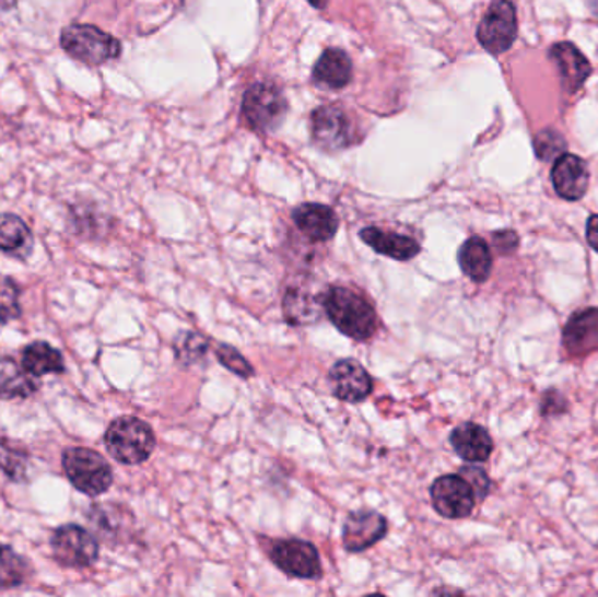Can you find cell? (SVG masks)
I'll list each match as a JSON object with an SVG mask.
<instances>
[{
  "label": "cell",
  "mask_w": 598,
  "mask_h": 597,
  "mask_svg": "<svg viewBox=\"0 0 598 597\" xmlns=\"http://www.w3.org/2000/svg\"><path fill=\"white\" fill-rule=\"evenodd\" d=\"M323 308L329 321L350 339L367 340L375 335L378 326L375 308L355 291L332 285L324 294Z\"/></svg>",
  "instance_id": "1"
},
{
  "label": "cell",
  "mask_w": 598,
  "mask_h": 597,
  "mask_svg": "<svg viewBox=\"0 0 598 597\" xmlns=\"http://www.w3.org/2000/svg\"><path fill=\"white\" fill-rule=\"evenodd\" d=\"M105 447L121 465H140L153 454L156 436L148 422L125 415L110 422L105 431Z\"/></svg>",
  "instance_id": "2"
},
{
  "label": "cell",
  "mask_w": 598,
  "mask_h": 597,
  "mask_svg": "<svg viewBox=\"0 0 598 597\" xmlns=\"http://www.w3.org/2000/svg\"><path fill=\"white\" fill-rule=\"evenodd\" d=\"M67 479L87 496H101L113 485L114 475L105 457L92 448L70 447L61 457Z\"/></svg>",
  "instance_id": "3"
},
{
  "label": "cell",
  "mask_w": 598,
  "mask_h": 597,
  "mask_svg": "<svg viewBox=\"0 0 598 597\" xmlns=\"http://www.w3.org/2000/svg\"><path fill=\"white\" fill-rule=\"evenodd\" d=\"M60 43L70 57L87 66H102L121 55V43L116 37L83 23H74L63 28Z\"/></svg>",
  "instance_id": "4"
},
{
  "label": "cell",
  "mask_w": 598,
  "mask_h": 597,
  "mask_svg": "<svg viewBox=\"0 0 598 597\" xmlns=\"http://www.w3.org/2000/svg\"><path fill=\"white\" fill-rule=\"evenodd\" d=\"M244 118L254 130L273 132L284 121L288 101L279 86L271 83H258L250 86L244 95Z\"/></svg>",
  "instance_id": "5"
},
{
  "label": "cell",
  "mask_w": 598,
  "mask_h": 597,
  "mask_svg": "<svg viewBox=\"0 0 598 597\" xmlns=\"http://www.w3.org/2000/svg\"><path fill=\"white\" fill-rule=\"evenodd\" d=\"M51 549L58 564L74 570L90 567L98 559V541L78 524L58 527L51 538Z\"/></svg>",
  "instance_id": "6"
},
{
  "label": "cell",
  "mask_w": 598,
  "mask_h": 597,
  "mask_svg": "<svg viewBox=\"0 0 598 597\" xmlns=\"http://www.w3.org/2000/svg\"><path fill=\"white\" fill-rule=\"evenodd\" d=\"M516 31L515 5L509 0H494L478 27V40L490 54L501 55L512 48Z\"/></svg>",
  "instance_id": "7"
},
{
  "label": "cell",
  "mask_w": 598,
  "mask_h": 597,
  "mask_svg": "<svg viewBox=\"0 0 598 597\" xmlns=\"http://www.w3.org/2000/svg\"><path fill=\"white\" fill-rule=\"evenodd\" d=\"M312 137L323 150H345L355 142L354 125L341 107L323 106L312 113Z\"/></svg>",
  "instance_id": "8"
},
{
  "label": "cell",
  "mask_w": 598,
  "mask_h": 597,
  "mask_svg": "<svg viewBox=\"0 0 598 597\" xmlns=\"http://www.w3.org/2000/svg\"><path fill=\"white\" fill-rule=\"evenodd\" d=\"M270 559L280 571L294 578L314 580L323 573L319 552L308 541H275L271 545Z\"/></svg>",
  "instance_id": "9"
},
{
  "label": "cell",
  "mask_w": 598,
  "mask_h": 597,
  "mask_svg": "<svg viewBox=\"0 0 598 597\" xmlns=\"http://www.w3.org/2000/svg\"><path fill=\"white\" fill-rule=\"evenodd\" d=\"M431 497L434 510L446 518L468 517L478 501L471 483L460 473L439 477L431 488Z\"/></svg>",
  "instance_id": "10"
},
{
  "label": "cell",
  "mask_w": 598,
  "mask_h": 597,
  "mask_svg": "<svg viewBox=\"0 0 598 597\" xmlns=\"http://www.w3.org/2000/svg\"><path fill=\"white\" fill-rule=\"evenodd\" d=\"M329 384L338 400L359 403L372 395L373 381L354 360H341L329 370Z\"/></svg>",
  "instance_id": "11"
},
{
  "label": "cell",
  "mask_w": 598,
  "mask_h": 597,
  "mask_svg": "<svg viewBox=\"0 0 598 597\" xmlns=\"http://www.w3.org/2000/svg\"><path fill=\"white\" fill-rule=\"evenodd\" d=\"M387 535V520L372 510L352 512L343 526V547L349 552H363Z\"/></svg>",
  "instance_id": "12"
},
{
  "label": "cell",
  "mask_w": 598,
  "mask_h": 597,
  "mask_svg": "<svg viewBox=\"0 0 598 597\" xmlns=\"http://www.w3.org/2000/svg\"><path fill=\"white\" fill-rule=\"evenodd\" d=\"M551 179H553V186L560 197L568 202H576L585 197L590 174H588L586 163L579 156L562 154L556 159L555 167L551 172Z\"/></svg>",
  "instance_id": "13"
},
{
  "label": "cell",
  "mask_w": 598,
  "mask_h": 597,
  "mask_svg": "<svg viewBox=\"0 0 598 597\" xmlns=\"http://www.w3.org/2000/svg\"><path fill=\"white\" fill-rule=\"evenodd\" d=\"M296 229L312 242L331 241L338 232V215L323 203H303L293 212Z\"/></svg>",
  "instance_id": "14"
},
{
  "label": "cell",
  "mask_w": 598,
  "mask_h": 597,
  "mask_svg": "<svg viewBox=\"0 0 598 597\" xmlns=\"http://www.w3.org/2000/svg\"><path fill=\"white\" fill-rule=\"evenodd\" d=\"M550 58L551 62L555 63L556 71L560 72V80H562L565 92L576 93L590 78V62L571 43H560V45L553 46L550 49Z\"/></svg>",
  "instance_id": "15"
},
{
  "label": "cell",
  "mask_w": 598,
  "mask_h": 597,
  "mask_svg": "<svg viewBox=\"0 0 598 597\" xmlns=\"http://www.w3.org/2000/svg\"><path fill=\"white\" fill-rule=\"evenodd\" d=\"M564 348L574 358L586 356L598 349V308H586L568 319Z\"/></svg>",
  "instance_id": "16"
},
{
  "label": "cell",
  "mask_w": 598,
  "mask_h": 597,
  "mask_svg": "<svg viewBox=\"0 0 598 597\" xmlns=\"http://www.w3.org/2000/svg\"><path fill=\"white\" fill-rule=\"evenodd\" d=\"M452 447L462 459L469 463H483L494 450L489 431L474 422H464L455 428L450 436Z\"/></svg>",
  "instance_id": "17"
},
{
  "label": "cell",
  "mask_w": 598,
  "mask_h": 597,
  "mask_svg": "<svg viewBox=\"0 0 598 597\" xmlns=\"http://www.w3.org/2000/svg\"><path fill=\"white\" fill-rule=\"evenodd\" d=\"M361 238L378 255L398 259V261H408L420 253V244L415 238L399 235V233L385 232V230L375 229V226L361 230Z\"/></svg>",
  "instance_id": "18"
},
{
  "label": "cell",
  "mask_w": 598,
  "mask_h": 597,
  "mask_svg": "<svg viewBox=\"0 0 598 597\" xmlns=\"http://www.w3.org/2000/svg\"><path fill=\"white\" fill-rule=\"evenodd\" d=\"M314 81L323 89H345L352 81V62L349 55L343 49H326L315 63Z\"/></svg>",
  "instance_id": "19"
},
{
  "label": "cell",
  "mask_w": 598,
  "mask_h": 597,
  "mask_svg": "<svg viewBox=\"0 0 598 597\" xmlns=\"http://www.w3.org/2000/svg\"><path fill=\"white\" fill-rule=\"evenodd\" d=\"M39 377L28 374L11 358L0 360V400H25L39 391Z\"/></svg>",
  "instance_id": "20"
},
{
  "label": "cell",
  "mask_w": 598,
  "mask_h": 597,
  "mask_svg": "<svg viewBox=\"0 0 598 597\" xmlns=\"http://www.w3.org/2000/svg\"><path fill=\"white\" fill-rule=\"evenodd\" d=\"M34 247L28 224L16 214H0V250L14 258L25 259Z\"/></svg>",
  "instance_id": "21"
},
{
  "label": "cell",
  "mask_w": 598,
  "mask_h": 597,
  "mask_svg": "<svg viewBox=\"0 0 598 597\" xmlns=\"http://www.w3.org/2000/svg\"><path fill=\"white\" fill-rule=\"evenodd\" d=\"M459 265L464 276H468L472 282H485L492 272V253L489 244L481 237L468 238L460 247Z\"/></svg>",
  "instance_id": "22"
},
{
  "label": "cell",
  "mask_w": 598,
  "mask_h": 597,
  "mask_svg": "<svg viewBox=\"0 0 598 597\" xmlns=\"http://www.w3.org/2000/svg\"><path fill=\"white\" fill-rule=\"evenodd\" d=\"M22 365L34 377L66 372L61 352L51 348L48 342H34L26 346L22 352Z\"/></svg>",
  "instance_id": "23"
},
{
  "label": "cell",
  "mask_w": 598,
  "mask_h": 597,
  "mask_svg": "<svg viewBox=\"0 0 598 597\" xmlns=\"http://www.w3.org/2000/svg\"><path fill=\"white\" fill-rule=\"evenodd\" d=\"M31 576V562L8 545H0V587H20Z\"/></svg>",
  "instance_id": "24"
},
{
  "label": "cell",
  "mask_w": 598,
  "mask_h": 597,
  "mask_svg": "<svg viewBox=\"0 0 598 597\" xmlns=\"http://www.w3.org/2000/svg\"><path fill=\"white\" fill-rule=\"evenodd\" d=\"M284 314L291 325H306L317 317V304L305 294L289 291L284 296Z\"/></svg>",
  "instance_id": "25"
},
{
  "label": "cell",
  "mask_w": 598,
  "mask_h": 597,
  "mask_svg": "<svg viewBox=\"0 0 598 597\" xmlns=\"http://www.w3.org/2000/svg\"><path fill=\"white\" fill-rule=\"evenodd\" d=\"M20 316H22L20 285L9 277H2L0 279V325L14 321Z\"/></svg>",
  "instance_id": "26"
},
{
  "label": "cell",
  "mask_w": 598,
  "mask_h": 597,
  "mask_svg": "<svg viewBox=\"0 0 598 597\" xmlns=\"http://www.w3.org/2000/svg\"><path fill=\"white\" fill-rule=\"evenodd\" d=\"M0 468L4 470L9 479L23 480L26 471V454L17 450L16 447L0 440Z\"/></svg>",
  "instance_id": "27"
},
{
  "label": "cell",
  "mask_w": 598,
  "mask_h": 597,
  "mask_svg": "<svg viewBox=\"0 0 598 597\" xmlns=\"http://www.w3.org/2000/svg\"><path fill=\"white\" fill-rule=\"evenodd\" d=\"M174 348L177 351V358L184 361V363L191 365V363H197V361L206 356L209 343H207V340L201 335L188 331V333L180 335Z\"/></svg>",
  "instance_id": "28"
},
{
  "label": "cell",
  "mask_w": 598,
  "mask_h": 597,
  "mask_svg": "<svg viewBox=\"0 0 598 597\" xmlns=\"http://www.w3.org/2000/svg\"><path fill=\"white\" fill-rule=\"evenodd\" d=\"M215 356H218L219 363L226 366L230 372L238 375V377L249 378L254 375V368L250 366L249 361L242 356L241 352L236 351L232 346L227 343H221L215 348Z\"/></svg>",
  "instance_id": "29"
},
{
  "label": "cell",
  "mask_w": 598,
  "mask_h": 597,
  "mask_svg": "<svg viewBox=\"0 0 598 597\" xmlns=\"http://www.w3.org/2000/svg\"><path fill=\"white\" fill-rule=\"evenodd\" d=\"M565 144L564 137L556 133L555 130H544L536 137V151L541 160L559 159L564 153Z\"/></svg>",
  "instance_id": "30"
},
{
  "label": "cell",
  "mask_w": 598,
  "mask_h": 597,
  "mask_svg": "<svg viewBox=\"0 0 598 597\" xmlns=\"http://www.w3.org/2000/svg\"><path fill=\"white\" fill-rule=\"evenodd\" d=\"M460 475L471 483L472 491L477 494V500H485L490 491V479L486 477L485 471L474 468V466H464Z\"/></svg>",
  "instance_id": "31"
},
{
  "label": "cell",
  "mask_w": 598,
  "mask_h": 597,
  "mask_svg": "<svg viewBox=\"0 0 598 597\" xmlns=\"http://www.w3.org/2000/svg\"><path fill=\"white\" fill-rule=\"evenodd\" d=\"M565 410H567V401L560 393L548 391L547 395L542 396V413L548 418L565 412Z\"/></svg>",
  "instance_id": "32"
},
{
  "label": "cell",
  "mask_w": 598,
  "mask_h": 597,
  "mask_svg": "<svg viewBox=\"0 0 598 597\" xmlns=\"http://www.w3.org/2000/svg\"><path fill=\"white\" fill-rule=\"evenodd\" d=\"M494 244L501 255H512L518 247V235L512 230L494 233Z\"/></svg>",
  "instance_id": "33"
},
{
  "label": "cell",
  "mask_w": 598,
  "mask_h": 597,
  "mask_svg": "<svg viewBox=\"0 0 598 597\" xmlns=\"http://www.w3.org/2000/svg\"><path fill=\"white\" fill-rule=\"evenodd\" d=\"M586 238L588 244L598 253V215H591L586 224Z\"/></svg>",
  "instance_id": "34"
},
{
  "label": "cell",
  "mask_w": 598,
  "mask_h": 597,
  "mask_svg": "<svg viewBox=\"0 0 598 597\" xmlns=\"http://www.w3.org/2000/svg\"><path fill=\"white\" fill-rule=\"evenodd\" d=\"M16 5V0H0V14L8 13Z\"/></svg>",
  "instance_id": "35"
},
{
  "label": "cell",
  "mask_w": 598,
  "mask_h": 597,
  "mask_svg": "<svg viewBox=\"0 0 598 597\" xmlns=\"http://www.w3.org/2000/svg\"><path fill=\"white\" fill-rule=\"evenodd\" d=\"M306 2L317 8V10H324L328 5L329 0H306Z\"/></svg>",
  "instance_id": "36"
}]
</instances>
